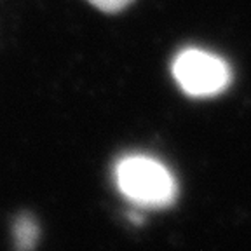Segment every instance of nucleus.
Wrapping results in <instances>:
<instances>
[{
    "label": "nucleus",
    "instance_id": "nucleus-3",
    "mask_svg": "<svg viewBox=\"0 0 251 251\" xmlns=\"http://www.w3.org/2000/svg\"><path fill=\"white\" fill-rule=\"evenodd\" d=\"M12 234H14V243L20 250H30L37 244L39 241V225H37L35 218L31 215H21L16 218L14 227H12Z\"/></svg>",
    "mask_w": 251,
    "mask_h": 251
},
{
    "label": "nucleus",
    "instance_id": "nucleus-4",
    "mask_svg": "<svg viewBox=\"0 0 251 251\" xmlns=\"http://www.w3.org/2000/svg\"><path fill=\"white\" fill-rule=\"evenodd\" d=\"M89 2L103 12H117L127 7L133 0H89Z\"/></svg>",
    "mask_w": 251,
    "mask_h": 251
},
{
    "label": "nucleus",
    "instance_id": "nucleus-1",
    "mask_svg": "<svg viewBox=\"0 0 251 251\" xmlns=\"http://www.w3.org/2000/svg\"><path fill=\"white\" fill-rule=\"evenodd\" d=\"M121 194L140 208H168L178 197V183L162 162L149 155L122 157L115 166Z\"/></svg>",
    "mask_w": 251,
    "mask_h": 251
},
{
    "label": "nucleus",
    "instance_id": "nucleus-2",
    "mask_svg": "<svg viewBox=\"0 0 251 251\" xmlns=\"http://www.w3.org/2000/svg\"><path fill=\"white\" fill-rule=\"evenodd\" d=\"M171 72L180 89L194 98L218 96L232 82L228 63L224 58L197 47H187L178 52Z\"/></svg>",
    "mask_w": 251,
    "mask_h": 251
}]
</instances>
